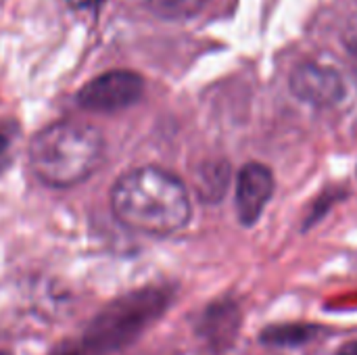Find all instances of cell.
Here are the masks:
<instances>
[{
	"instance_id": "10",
	"label": "cell",
	"mask_w": 357,
	"mask_h": 355,
	"mask_svg": "<svg viewBox=\"0 0 357 355\" xmlns=\"http://www.w3.org/2000/svg\"><path fill=\"white\" fill-rule=\"evenodd\" d=\"M339 355H357V341L356 343H349V345H345V347L339 352Z\"/></svg>"
},
{
	"instance_id": "6",
	"label": "cell",
	"mask_w": 357,
	"mask_h": 355,
	"mask_svg": "<svg viewBox=\"0 0 357 355\" xmlns=\"http://www.w3.org/2000/svg\"><path fill=\"white\" fill-rule=\"evenodd\" d=\"M274 195V176L261 163H247L236 182V213L241 224L253 226Z\"/></svg>"
},
{
	"instance_id": "11",
	"label": "cell",
	"mask_w": 357,
	"mask_h": 355,
	"mask_svg": "<svg viewBox=\"0 0 357 355\" xmlns=\"http://www.w3.org/2000/svg\"><path fill=\"white\" fill-rule=\"evenodd\" d=\"M54 355H84L82 352H77V349H65V352H56Z\"/></svg>"
},
{
	"instance_id": "4",
	"label": "cell",
	"mask_w": 357,
	"mask_h": 355,
	"mask_svg": "<svg viewBox=\"0 0 357 355\" xmlns=\"http://www.w3.org/2000/svg\"><path fill=\"white\" fill-rule=\"evenodd\" d=\"M153 299H144V301H119L113 308L107 310V314L102 318H98V322L92 328V337L90 341L94 345H119L123 339H130L132 335H136V331L149 320L151 308H153Z\"/></svg>"
},
{
	"instance_id": "7",
	"label": "cell",
	"mask_w": 357,
	"mask_h": 355,
	"mask_svg": "<svg viewBox=\"0 0 357 355\" xmlns=\"http://www.w3.org/2000/svg\"><path fill=\"white\" fill-rule=\"evenodd\" d=\"M146 4L161 19L182 21L197 17L205 8L207 0H146Z\"/></svg>"
},
{
	"instance_id": "9",
	"label": "cell",
	"mask_w": 357,
	"mask_h": 355,
	"mask_svg": "<svg viewBox=\"0 0 357 355\" xmlns=\"http://www.w3.org/2000/svg\"><path fill=\"white\" fill-rule=\"evenodd\" d=\"M100 0H67V4L75 6V8H88V6H96Z\"/></svg>"
},
{
	"instance_id": "12",
	"label": "cell",
	"mask_w": 357,
	"mask_h": 355,
	"mask_svg": "<svg viewBox=\"0 0 357 355\" xmlns=\"http://www.w3.org/2000/svg\"><path fill=\"white\" fill-rule=\"evenodd\" d=\"M0 355H6V354H0Z\"/></svg>"
},
{
	"instance_id": "5",
	"label": "cell",
	"mask_w": 357,
	"mask_h": 355,
	"mask_svg": "<svg viewBox=\"0 0 357 355\" xmlns=\"http://www.w3.org/2000/svg\"><path fill=\"white\" fill-rule=\"evenodd\" d=\"M291 90L297 98L316 107H328L343 98L345 86L341 75L318 63H303L291 73Z\"/></svg>"
},
{
	"instance_id": "2",
	"label": "cell",
	"mask_w": 357,
	"mask_h": 355,
	"mask_svg": "<svg viewBox=\"0 0 357 355\" xmlns=\"http://www.w3.org/2000/svg\"><path fill=\"white\" fill-rule=\"evenodd\" d=\"M102 136L94 126L59 121L36 134L29 146V163L38 180L65 188L90 178L102 161Z\"/></svg>"
},
{
	"instance_id": "1",
	"label": "cell",
	"mask_w": 357,
	"mask_h": 355,
	"mask_svg": "<svg viewBox=\"0 0 357 355\" xmlns=\"http://www.w3.org/2000/svg\"><path fill=\"white\" fill-rule=\"evenodd\" d=\"M115 218L144 234H172L190 220L186 186L159 167H138L123 174L111 192Z\"/></svg>"
},
{
	"instance_id": "8",
	"label": "cell",
	"mask_w": 357,
	"mask_h": 355,
	"mask_svg": "<svg viewBox=\"0 0 357 355\" xmlns=\"http://www.w3.org/2000/svg\"><path fill=\"white\" fill-rule=\"evenodd\" d=\"M13 159V136L8 130L0 128V174L10 165Z\"/></svg>"
},
{
	"instance_id": "3",
	"label": "cell",
	"mask_w": 357,
	"mask_h": 355,
	"mask_svg": "<svg viewBox=\"0 0 357 355\" xmlns=\"http://www.w3.org/2000/svg\"><path fill=\"white\" fill-rule=\"evenodd\" d=\"M142 92L144 80L140 73L130 69H113L88 82L77 92V103L88 111L115 113L138 103Z\"/></svg>"
}]
</instances>
